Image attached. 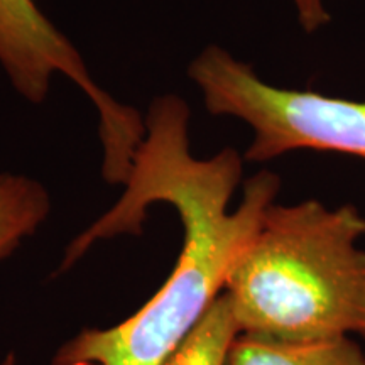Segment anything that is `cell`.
<instances>
[{
    "label": "cell",
    "instance_id": "obj_1",
    "mask_svg": "<svg viewBox=\"0 0 365 365\" xmlns=\"http://www.w3.org/2000/svg\"><path fill=\"white\" fill-rule=\"evenodd\" d=\"M145 132L120 198L73 239L59 271L71 269L98 242L140 235L149 208H175L182 245L175 267L144 307L107 328H85L54 352L51 365H163L193 331L218 296L240 250L276 202L281 178L262 170L242 182L244 156L234 148L210 158L191 153L188 103L173 93L154 98Z\"/></svg>",
    "mask_w": 365,
    "mask_h": 365
},
{
    "label": "cell",
    "instance_id": "obj_2",
    "mask_svg": "<svg viewBox=\"0 0 365 365\" xmlns=\"http://www.w3.org/2000/svg\"><path fill=\"white\" fill-rule=\"evenodd\" d=\"M365 215L352 203L274 202L225 291L240 333L284 341L365 339Z\"/></svg>",
    "mask_w": 365,
    "mask_h": 365
},
{
    "label": "cell",
    "instance_id": "obj_3",
    "mask_svg": "<svg viewBox=\"0 0 365 365\" xmlns=\"http://www.w3.org/2000/svg\"><path fill=\"white\" fill-rule=\"evenodd\" d=\"M188 76L208 113L237 118L252 130L245 163H269L296 150L365 161V100L272 85L217 44L196 54Z\"/></svg>",
    "mask_w": 365,
    "mask_h": 365
},
{
    "label": "cell",
    "instance_id": "obj_4",
    "mask_svg": "<svg viewBox=\"0 0 365 365\" xmlns=\"http://www.w3.org/2000/svg\"><path fill=\"white\" fill-rule=\"evenodd\" d=\"M0 68L16 93L41 105L56 76H66L93 103L102 144V176L124 185L145 132L144 115L93 80L85 59L36 0H0Z\"/></svg>",
    "mask_w": 365,
    "mask_h": 365
},
{
    "label": "cell",
    "instance_id": "obj_5",
    "mask_svg": "<svg viewBox=\"0 0 365 365\" xmlns=\"http://www.w3.org/2000/svg\"><path fill=\"white\" fill-rule=\"evenodd\" d=\"M225 365H365V352L352 336L284 341L239 333Z\"/></svg>",
    "mask_w": 365,
    "mask_h": 365
},
{
    "label": "cell",
    "instance_id": "obj_6",
    "mask_svg": "<svg viewBox=\"0 0 365 365\" xmlns=\"http://www.w3.org/2000/svg\"><path fill=\"white\" fill-rule=\"evenodd\" d=\"M51 213L43 182L21 173H0V262L33 237Z\"/></svg>",
    "mask_w": 365,
    "mask_h": 365
},
{
    "label": "cell",
    "instance_id": "obj_7",
    "mask_svg": "<svg viewBox=\"0 0 365 365\" xmlns=\"http://www.w3.org/2000/svg\"><path fill=\"white\" fill-rule=\"evenodd\" d=\"M239 333L230 301L222 293L163 365H225Z\"/></svg>",
    "mask_w": 365,
    "mask_h": 365
},
{
    "label": "cell",
    "instance_id": "obj_8",
    "mask_svg": "<svg viewBox=\"0 0 365 365\" xmlns=\"http://www.w3.org/2000/svg\"><path fill=\"white\" fill-rule=\"evenodd\" d=\"M296 21L307 34H314L331 22V12L327 0H289Z\"/></svg>",
    "mask_w": 365,
    "mask_h": 365
},
{
    "label": "cell",
    "instance_id": "obj_9",
    "mask_svg": "<svg viewBox=\"0 0 365 365\" xmlns=\"http://www.w3.org/2000/svg\"><path fill=\"white\" fill-rule=\"evenodd\" d=\"M0 365H17L16 354H14V352H7L6 357L2 359V362H0Z\"/></svg>",
    "mask_w": 365,
    "mask_h": 365
}]
</instances>
